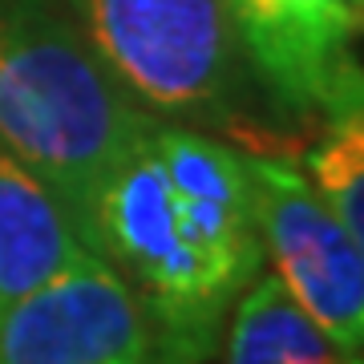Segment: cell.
<instances>
[{
  "label": "cell",
  "instance_id": "obj_6",
  "mask_svg": "<svg viewBox=\"0 0 364 364\" xmlns=\"http://www.w3.org/2000/svg\"><path fill=\"white\" fill-rule=\"evenodd\" d=\"M154 146L166 166L182 239L195 247L219 291L235 304L263 267V239L247 162L239 150L210 138L207 130L174 122L154 126Z\"/></svg>",
  "mask_w": 364,
  "mask_h": 364
},
{
  "label": "cell",
  "instance_id": "obj_5",
  "mask_svg": "<svg viewBox=\"0 0 364 364\" xmlns=\"http://www.w3.org/2000/svg\"><path fill=\"white\" fill-rule=\"evenodd\" d=\"M154 340L130 284L102 259L73 267L0 312V364H150Z\"/></svg>",
  "mask_w": 364,
  "mask_h": 364
},
{
  "label": "cell",
  "instance_id": "obj_8",
  "mask_svg": "<svg viewBox=\"0 0 364 364\" xmlns=\"http://www.w3.org/2000/svg\"><path fill=\"white\" fill-rule=\"evenodd\" d=\"M90 255L61 198L0 146V312Z\"/></svg>",
  "mask_w": 364,
  "mask_h": 364
},
{
  "label": "cell",
  "instance_id": "obj_9",
  "mask_svg": "<svg viewBox=\"0 0 364 364\" xmlns=\"http://www.w3.org/2000/svg\"><path fill=\"white\" fill-rule=\"evenodd\" d=\"M227 364H364L287 296L275 275H255L235 299Z\"/></svg>",
  "mask_w": 364,
  "mask_h": 364
},
{
  "label": "cell",
  "instance_id": "obj_1",
  "mask_svg": "<svg viewBox=\"0 0 364 364\" xmlns=\"http://www.w3.org/2000/svg\"><path fill=\"white\" fill-rule=\"evenodd\" d=\"M154 122L117 90L61 0H0V146L61 198L90 251L105 186Z\"/></svg>",
  "mask_w": 364,
  "mask_h": 364
},
{
  "label": "cell",
  "instance_id": "obj_7",
  "mask_svg": "<svg viewBox=\"0 0 364 364\" xmlns=\"http://www.w3.org/2000/svg\"><path fill=\"white\" fill-rule=\"evenodd\" d=\"M223 9L247 69L291 114H320L356 65L348 0H223Z\"/></svg>",
  "mask_w": 364,
  "mask_h": 364
},
{
  "label": "cell",
  "instance_id": "obj_2",
  "mask_svg": "<svg viewBox=\"0 0 364 364\" xmlns=\"http://www.w3.org/2000/svg\"><path fill=\"white\" fill-rule=\"evenodd\" d=\"M138 109L191 130H235L247 61L223 0H61Z\"/></svg>",
  "mask_w": 364,
  "mask_h": 364
},
{
  "label": "cell",
  "instance_id": "obj_10",
  "mask_svg": "<svg viewBox=\"0 0 364 364\" xmlns=\"http://www.w3.org/2000/svg\"><path fill=\"white\" fill-rule=\"evenodd\" d=\"M324 130L304 154V174L312 178L328 207L364 255V69L352 65L348 77L324 102Z\"/></svg>",
  "mask_w": 364,
  "mask_h": 364
},
{
  "label": "cell",
  "instance_id": "obj_3",
  "mask_svg": "<svg viewBox=\"0 0 364 364\" xmlns=\"http://www.w3.org/2000/svg\"><path fill=\"white\" fill-rule=\"evenodd\" d=\"M93 255H102L142 304L154 340L150 364L207 360L231 299L178 231L154 130L105 186L93 223Z\"/></svg>",
  "mask_w": 364,
  "mask_h": 364
},
{
  "label": "cell",
  "instance_id": "obj_11",
  "mask_svg": "<svg viewBox=\"0 0 364 364\" xmlns=\"http://www.w3.org/2000/svg\"><path fill=\"white\" fill-rule=\"evenodd\" d=\"M352 9V21H356V28H364V0H348Z\"/></svg>",
  "mask_w": 364,
  "mask_h": 364
},
{
  "label": "cell",
  "instance_id": "obj_4",
  "mask_svg": "<svg viewBox=\"0 0 364 364\" xmlns=\"http://www.w3.org/2000/svg\"><path fill=\"white\" fill-rule=\"evenodd\" d=\"M255 195L263 259L344 352L364 356V255L299 162L243 154Z\"/></svg>",
  "mask_w": 364,
  "mask_h": 364
}]
</instances>
